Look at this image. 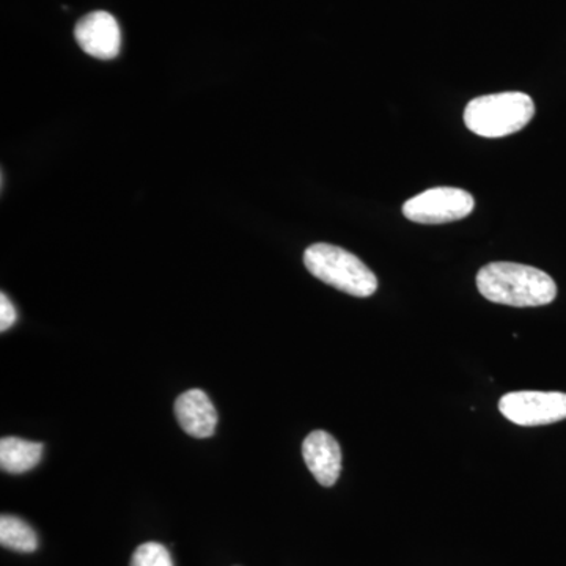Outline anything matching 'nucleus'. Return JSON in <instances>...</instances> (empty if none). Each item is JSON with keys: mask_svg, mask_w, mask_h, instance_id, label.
<instances>
[{"mask_svg": "<svg viewBox=\"0 0 566 566\" xmlns=\"http://www.w3.org/2000/svg\"><path fill=\"white\" fill-rule=\"evenodd\" d=\"M476 289L485 300L512 307H539L557 296L554 279L527 264L495 262L476 274Z\"/></svg>", "mask_w": 566, "mask_h": 566, "instance_id": "f257e3e1", "label": "nucleus"}, {"mask_svg": "<svg viewBox=\"0 0 566 566\" xmlns=\"http://www.w3.org/2000/svg\"><path fill=\"white\" fill-rule=\"evenodd\" d=\"M534 115V99L527 93L504 92L472 99L465 106L464 123L476 136L497 139L526 128Z\"/></svg>", "mask_w": 566, "mask_h": 566, "instance_id": "f03ea898", "label": "nucleus"}, {"mask_svg": "<svg viewBox=\"0 0 566 566\" xmlns=\"http://www.w3.org/2000/svg\"><path fill=\"white\" fill-rule=\"evenodd\" d=\"M304 264L316 279L352 296L368 297L378 289L374 271L354 253L337 245H311L304 253Z\"/></svg>", "mask_w": 566, "mask_h": 566, "instance_id": "7ed1b4c3", "label": "nucleus"}, {"mask_svg": "<svg viewBox=\"0 0 566 566\" xmlns=\"http://www.w3.org/2000/svg\"><path fill=\"white\" fill-rule=\"evenodd\" d=\"M474 208V197L464 189L433 188L406 200L403 214L411 222L438 226L461 221L468 218Z\"/></svg>", "mask_w": 566, "mask_h": 566, "instance_id": "20e7f679", "label": "nucleus"}, {"mask_svg": "<svg viewBox=\"0 0 566 566\" xmlns=\"http://www.w3.org/2000/svg\"><path fill=\"white\" fill-rule=\"evenodd\" d=\"M502 416L521 427H539L566 419V394L521 390L499 401Z\"/></svg>", "mask_w": 566, "mask_h": 566, "instance_id": "39448f33", "label": "nucleus"}, {"mask_svg": "<svg viewBox=\"0 0 566 566\" xmlns=\"http://www.w3.org/2000/svg\"><path fill=\"white\" fill-rule=\"evenodd\" d=\"M81 50L99 61H112L120 54L122 32L117 20L107 11H93L74 28Z\"/></svg>", "mask_w": 566, "mask_h": 566, "instance_id": "423d86ee", "label": "nucleus"}, {"mask_svg": "<svg viewBox=\"0 0 566 566\" xmlns=\"http://www.w3.org/2000/svg\"><path fill=\"white\" fill-rule=\"evenodd\" d=\"M303 457L308 471L322 486H334L342 472V449L333 436L312 431L303 442Z\"/></svg>", "mask_w": 566, "mask_h": 566, "instance_id": "0eeeda50", "label": "nucleus"}, {"mask_svg": "<svg viewBox=\"0 0 566 566\" xmlns=\"http://www.w3.org/2000/svg\"><path fill=\"white\" fill-rule=\"evenodd\" d=\"M175 417L182 430L197 439L211 438L218 427V411L208 395L200 389L181 394L174 406Z\"/></svg>", "mask_w": 566, "mask_h": 566, "instance_id": "6e6552de", "label": "nucleus"}, {"mask_svg": "<svg viewBox=\"0 0 566 566\" xmlns=\"http://www.w3.org/2000/svg\"><path fill=\"white\" fill-rule=\"evenodd\" d=\"M43 450L44 446L41 442L3 438L0 441V468L9 474L31 471L43 458Z\"/></svg>", "mask_w": 566, "mask_h": 566, "instance_id": "1a4fd4ad", "label": "nucleus"}, {"mask_svg": "<svg viewBox=\"0 0 566 566\" xmlns=\"http://www.w3.org/2000/svg\"><path fill=\"white\" fill-rule=\"evenodd\" d=\"M0 543L7 549L17 553H33L39 547L35 532L21 517L3 515L0 517Z\"/></svg>", "mask_w": 566, "mask_h": 566, "instance_id": "9d476101", "label": "nucleus"}, {"mask_svg": "<svg viewBox=\"0 0 566 566\" xmlns=\"http://www.w3.org/2000/svg\"><path fill=\"white\" fill-rule=\"evenodd\" d=\"M132 566H174V562L166 546L150 542L134 551Z\"/></svg>", "mask_w": 566, "mask_h": 566, "instance_id": "9b49d317", "label": "nucleus"}, {"mask_svg": "<svg viewBox=\"0 0 566 566\" xmlns=\"http://www.w3.org/2000/svg\"><path fill=\"white\" fill-rule=\"evenodd\" d=\"M18 319V312L6 293L0 294V331L6 333Z\"/></svg>", "mask_w": 566, "mask_h": 566, "instance_id": "f8f14e48", "label": "nucleus"}]
</instances>
